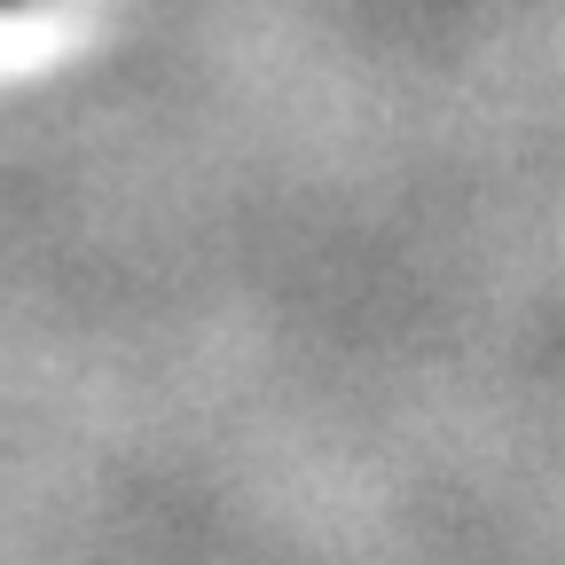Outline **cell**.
I'll list each match as a JSON object with an SVG mask.
<instances>
[{
    "label": "cell",
    "mask_w": 565,
    "mask_h": 565,
    "mask_svg": "<svg viewBox=\"0 0 565 565\" xmlns=\"http://www.w3.org/2000/svg\"><path fill=\"white\" fill-rule=\"evenodd\" d=\"M0 9H17V0H0Z\"/></svg>",
    "instance_id": "1"
}]
</instances>
